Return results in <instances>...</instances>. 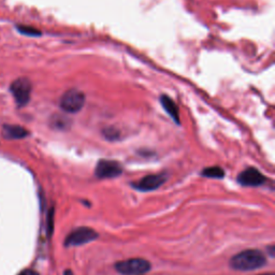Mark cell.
I'll use <instances>...</instances> for the list:
<instances>
[{"label":"cell","instance_id":"1","mask_svg":"<svg viewBox=\"0 0 275 275\" xmlns=\"http://www.w3.org/2000/svg\"><path fill=\"white\" fill-rule=\"evenodd\" d=\"M267 259L262 252L258 250H246L233 256L230 259V267L239 271H253L262 268Z\"/></svg>","mask_w":275,"mask_h":275},{"label":"cell","instance_id":"2","mask_svg":"<svg viewBox=\"0 0 275 275\" xmlns=\"http://www.w3.org/2000/svg\"><path fill=\"white\" fill-rule=\"evenodd\" d=\"M85 104V95L78 90L67 91L59 100L61 110L67 113H77Z\"/></svg>","mask_w":275,"mask_h":275},{"label":"cell","instance_id":"3","mask_svg":"<svg viewBox=\"0 0 275 275\" xmlns=\"http://www.w3.org/2000/svg\"><path fill=\"white\" fill-rule=\"evenodd\" d=\"M115 269L124 275H141L150 270L149 261L142 258H132L115 263Z\"/></svg>","mask_w":275,"mask_h":275},{"label":"cell","instance_id":"4","mask_svg":"<svg viewBox=\"0 0 275 275\" xmlns=\"http://www.w3.org/2000/svg\"><path fill=\"white\" fill-rule=\"evenodd\" d=\"M98 238V233L90 227H78L71 231L65 240L67 247L81 246L86 243L95 241Z\"/></svg>","mask_w":275,"mask_h":275},{"label":"cell","instance_id":"5","mask_svg":"<svg viewBox=\"0 0 275 275\" xmlns=\"http://www.w3.org/2000/svg\"><path fill=\"white\" fill-rule=\"evenodd\" d=\"M31 90V82L26 77H20L15 80L10 87V91L14 97L15 102L19 104V106H24L29 102Z\"/></svg>","mask_w":275,"mask_h":275},{"label":"cell","instance_id":"6","mask_svg":"<svg viewBox=\"0 0 275 275\" xmlns=\"http://www.w3.org/2000/svg\"><path fill=\"white\" fill-rule=\"evenodd\" d=\"M123 173V167L115 161L101 159L95 169V174L98 179H114Z\"/></svg>","mask_w":275,"mask_h":275},{"label":"cell","instance_id":"7","mask_svg":"<svg viewBox=\"0 0 275 275\" xmlns=\"http://www.w3.org/2000/svg\"><path fill=\"white\" fill-rule=\"evenodd\" d=\"M168 176L166 173H158V174H149L144 177H142L141 180L132 183L131 186L135 189L139 191H153L167 181Z\"/></svg>","mask_w":275,"mask_h":275},{"label":"cell","instance_id":"8","mask_svg":"<svg viewBox=\"0 0 275 275\" xmlns=\"http://www.w3.org/2000/svg\"><path fill=\"white\" fill-rule=\"evenodd\" d=\"M267 179L265 176L259 171L251 167L247 168L244 171H242L238 176V182L242 186H251V187H256V186H260L265 183Z\"/></svg>","mask_w":275,"mask_h":275},{"label":"cell","instance_id":"9","mask_svg":"<svg viewBox=\"0 0 275 275\" xmlns=\"http://www.w3.org/2000/svg\"><path fill=\"white\" fill-rule=\"evenodd\" d=\"M161 103L163 105V108L165 109V111L170 115V117L176 124H180L179 109H177V105L173 101V99H171L170 97L167 96V95H162V97H161Z\"/></svg>","mask_w":275,"mask_h":275},{"label":"cell","instance_id":"10","mask_svg":"<svg viewBox=\"0 0 275 275\" xmlns=\"http://www.w3.org/2000/svg\"><path fill=\"white\" fill-rule=\"evenodd\" d=\"M4 137L10 140H16V139H23L28 136V131L25 128L17 126V125H5L3 128Z\"/></svg>","mask_w":275,"mask_h":275},{"label":"cell","instance_id":"11","mask_svg":"<svg viewBox=\"0 0 275 275\" xmlns=\"http://www.w3.org/2000/svg\"><path fill=\"white\" fill-rule=\"evenodd\" d=\"M202 176L210 177V179H223L225 176V171L221 169L220 167L214 166V167H209L203 169L201 172Z\"/></svg>","mask_w":275,"mask_h":275},{"label":"cell","instance_id":"12","mask_svg":"<svg viewBox=\"0 0 275 275\" xmlns=\"http://www.w3.org/2000/svg\"><path fill=\"white\" fill-rule=\"evenodd\" d=\"M17 30H19L23 34L30 35V37H38V35L41 34V32L38 29L30 27V26H25V25L17 26Z\"/></svg>","mask_w":275,"mask_h":275},{"label":"cell","instance_id":"13","mask_svg":"<svg viewBox=\"0 0 275 275\" xmlns=\"http://www.w3.org/2000/svg\"><path fill=\"white\" fill-rule=\"evenodd\" d=\"M103 135L104 137L110 140V141H115V140H119L120 139V135H121V132L117 130V129H115L113 127H109V128H105L103 131Z\"/></svg>","mask_w":275,"mask_h":275},{"label":"cell","instance_id":"14","mask_svg":"<svg viewBox=\"0 0 275 275\" xmlns=\"http://www.w3.org/2000/svg\"><path fill=\"white\" fill-rule=\"evenodd\" d=\"M69 123H70L69 120L67 117L63 116V115H55L54 122H53V125H54L57 128H59V129H64L65 127H68Z\"/></svg>","mask_w":275,"mask_h":275},{"label":"cell","instance_id":"15","mask_svg":"<svg viewBox=\"0 0 275 275\" xmlns=\"http://www.w3.org/2000/svg\"><path fill=\"white\" fill-rule=\"evenodd\" d=\"M53 229H54V209H51L48 215V234L49 237L53 233Z\"/></svg>","mask_w":275,"mask_h":275},{"label":"cell","instance_id":"16","mask_svg":"<svg viewBox=\"0 0 275 275\" xmlns=\"http://www.w3.org/2000/svg\"><path fill=\"white\" fill-rule=\"evenodd\" d=\"M19 275H39V273L31 270V269H26V270L22 271Z\"/></svg>","mask_w":275,"mask_h":275},{"label":"cell","instance_id":"17","mask_svg":"<svg viewBox=\"0 0 275 275\" xmlns=\"http://www.w3.org/2000/svg\"><path fill=\"white\" fill-rule=\"evenodd\" d=\"M65 275H73V273H72V271H71V270H66L65 271Z\"/></svg>","mask_w":275,"mask_h":275}]
</instances>
